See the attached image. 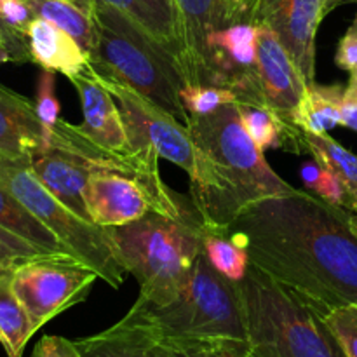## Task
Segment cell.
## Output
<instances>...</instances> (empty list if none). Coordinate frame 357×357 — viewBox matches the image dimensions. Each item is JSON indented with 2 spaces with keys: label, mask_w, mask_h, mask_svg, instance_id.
Wrapping results in <instances>:
<instances>
[{
  "label": "cell",
  "mask_w": 357,
  "mask_h": 357,
  "mask_svg": "<svg viewBox=\"0 0 357 357\" xmlns=\"http://www.w3.org/2000/svg\"><path fill=\"white\" fill-rule=\"evenodd\" d=\"M227 234L255 267L321 316L357 303V236L349 209L295 188L248 206Z\"/></svg>",
  "instance_id": "cell-1"
},
{
  "label": "cell",
  "mask_w": 357,
  "mask_h": 357,
  "mask_svg": "<svg viewBox=\"0 0 357 357\" xmlns=\"http://www.w3.org/2000/svg\"><path fill=\"white\" fill-rule=\"evenodd\" d=\"M185 126L195 149L192 202L208 230L227 234L248 206L295 190L248 135L236 103L208 115H190Z\"/></svg>",
  "instance_id": "cell-2"
},
{
  "label": "cell",
  "mask_w": 357,
  "mask_h": 357,
  "mask_svg": "<svg viewBox=\"0 0 357 357\" xmlns=\"http://www.w3.org/2000/svg\"><path fill=\"white\" fill-rule=\"evenodd\" d=\"M121 321L159 340L248 342L237 282L216 272L204 253L183 284L160 296L138 295Z\"/></svg>",
  "instance_id": "cell-3"
},
{
  "label": "cell",
  "mask_w": 357,
  "mask_h": 357,
  "mask_svg": "<svg viewBox=\"0 0 357 357\" xmlns=\"http://www.w3.org/2000/svg\"><path fill=\"white\" fill-rule=\"evenodd\" d=\"M93 17L96 37L89 58L98 75L138 91L187 124L190 115L181 101L187 79L176 56L114 7L96 2Z\"/></svg>",
  "instance_id": "cell-4"
},
{
  "label": "cell",
  "mask_w": 357,
  "mask_h": 357,
  "mask_svg": "<svg viewBox=\"0 0 357 357\" xmlns=\"http://www.w3.org/2000/svg\"><path fill=\"white\" fill-rule=\"evenodd\" d=\"M237 291L250 357H347L312 305L253 264Z\"/></svg>",
  "instance_id": "cell-5"
},
{
  "label": "cell",
  "mask_w": 357,
  "mask_h": 357,
  "mask_svg": "<svg viewBox=\"0 0 357 357\" xmlns=\"http://www.w3.org/2000/svg\"><path fill=\"white\" fill-rule=\"evenodd\" d=\"M115 253L139 286V296H160L190 278L202 253L206 227L197 211L185 216L149 213L108 227Z\"/></svg>",
  "instance_id": "cell-6"
},
{
  "label": "cell",
  "mask_w": 357,
  "mask_h": 357,
  "mask_svg": "<svg viewBox=\"0 0 357 357\" xmlns=\"http://www.w3.org/2000/svg\"><path fill=\"white\" fill-rule=\"evenodd\" d=\"M0 183L42 223L47 227L70 253L98 272L112 288H121L128 271L115 253L108 227L86 222L66 208L38 180L26 157H9L0 153Z\"/></svg>",
  "instance_id": "cell-7"
},
{
  "label": "cell",
  "mask_w": 357,
  "mask_h": 357,
  "mask_svg": "<svg viewBox=\"0 0 357 357\" xmlns=\"http://www.w3.org/2000/svg\"><path fill=\"white\" fill-rule=\"evenodd\" d=\"M98 272L73 257H38L13 267V289L35 331L84 302Z\"/></svg>",
  "instance_id": "cell-8"
},
{
  "label": "cell",
  "mask_w": 357,
  "mask_h": 357,
  "mask_svg": "<svg viewBox=\"0 0 357 357\" xmlns=\"http://www.w3.org/2000/svg\"><path fill=\"white\" fill-rule=\"evenodd\" d=\"M100 80L121 108L131 146L153 149L160 159L183 169L192 180L195 174V149L187 126L129 86L103 77Z\"/></svg>",
  "instance_id": "cell-9"
},
{
  "label": "cell",
  "mask_w": 357,
  "mask_h": 357,
  "mask_svg": "<svg viewBox=\"0 0 357 357\" xmlns=\"http://www.w3.org/2000/svg\"><path fill=\"white\" fill-rule=\"evenodd\" d=\"M91 222L100 227H121L149 213L185 216L197 211L194 202L169 204L153 194L145 183L115 171H94L84 192Z\"/></svg>",
  "instance_id": "cell-10"
},
{
  "label": "cell",
  "mask_w": 357,
  "mask_h": 357,
  "mask_svg": "<svg viewBox=\"0 0 357 357\" xmlns=\"http://www.w3.org/2000/svg\"><path fill=\"white\" fill-rule=\"evenodd\" d=\"M258 24L236 23L209 40V86L234 91L239 101L265 105L258 73Z\"/></svg>",
  "instance_id": "cell-11"
},
{
  "label": "cell",
  "mask_w": 357,
  "mask_h": 357,
  "mask_svg": "<svg viewBox=\"0 0 357 357\" xmlns=\"http://www.w3.org/2000/svg\"><path fill=\"white\" fill-rule=\"evenodd\" d=\"M232 0H173L176 56L187 84L209 86V40L230 24Z\"/></svg>",
  "instance_id": "cell-12"
},
{
  "label": "cell",
  "mask_w": 357,
  "mask_h": 357,
  "mask_svg": "<svg viewBox=\"0 0 357 357\" xmlns=\"http://www.w3.org/2000/svg\"><path fill=\"white\" fill-rule=\"evenodd\" d=\"M324 20L323 0H267L257 24L272 28L307 84L316 82V35Z\"/></svg>",
  "instance_id": "cell-13"
},
{
  "label": "cell",
  "mask_w": 357,
  "mask_h": 357,
  "mask_svg": "<svg viewBox=\"0 0 357 357\" xmlns=\"http://www.w3.org/2000/svg\"><path fill=\"white\" fill-rule=\"evenodd\" d=\"M257 49L258 73L265 105L272 108L282 121L295 126L293 115L309 84L300 75L295 61L278 35L261 21L258 23Z\"/></svg>",
  "instance_id": "cell-14"
},
{
  "label": "cell",
  "mask_w": 357,
  "mask_h": 357,
  "mask_svg": "<svg viewBox=\"0 0 357 357\" xmlns=\"http://www.w3.org/2000/svg\"><path fill=\"white\" fill-rule=\"evenodd\" d=\"M30 164L51 194L80 218L91 222L84 192L93 171L75 152L51 142L31 155Z\"/></svg>",
  "instance_id": "cell-15"
},
{
  "label": "cell",
  "mask_w": 357,
  "mask_h": 357,
  "mask_svg": "<svg viewBox=\"0 0 357 357\" xmlns=\"http://www.w3.org/2000/svg\"><path fill=\"white\" fill-rule=\"evenodd\" d=\"M72 86L75 87L82 107L84 122L80 129L105 149L115 152L131 150L121 108L110 91L101 84L94 68L73 79Z\"/></svg>",
  "instance_id": "cell-16"
},
{
  "label": "cell",
  "mask_w": 357,
  "mask_h": 357,
  "mask_svg": "<svg viewBox=\"0 0 357 357\" xmlns=\"http://www.w3.org/2000/svg\"><path fill=\"white\" fill-rule=\"evenodd\" d=\"M26 37L31 63L42 70L61 73L70 82L93 70L89 54L82 45L51 21L35 17L28 26Z\"/></svg>",
  "instance_id": "cell-17"
},
{
  "label": "cell",
  "mask_w": 357,
  "mask_h": 357,
  "mask_svg": "<svg viewBox=\"0 0 357 357\" xmlns=\"http://www.w3.org/2000/svg\"><path fill=\"white\" fill-rule=\"evenodd\" d=\"M42 146V126L35 103L0 84V153L31 159Z\"/></svg>",
  "instance_id": "cell-18"
},
{
  "label": "cell",
  "mask_w": 357,
  "mask_h": 357,
  "mask_svg": "<svg viewBox=\"0 0 357 357\" xmlns=\"http://www.w3.org/2000/svg\"><path fill=\"white\" fill-rule=\"evenodd\" d=\"M84 357H183L149 331L117 321L114 326L75 340Z\"/></svg>",
  "instance_id": "cell-19"
},
{
  "label": "cell",
  "mask_w": 357,
  "mask_h": 357,
  "mask_svg": "<svg viewBox=\"0 0 357 357\" xmlns=\"http://www.w3.org/2000/svg\"><path fill=\"white\" fill-rule=\"evenodd\" d=\"M244 129L261 152L284 149L286 152L303 153L302 129L282 121L267 105L237 101L236 103Z\"/></svg>",
  "instance_id": "cell-20"
},
{
  "label": "cell",
  "mask_w": 357,
  "mask_h": 357,
  "mask_svg": "<svg viewBox=\"0 0 357 357\" xmlns=\"http://www.w3.org/2000/svg\"><path fill=\"white\" fill-rule=\"evenodd\" d=\"M344 98L345 87L340 84L333 86H321L317 82L309 84L293 115V124L305 132L326 135L337 126H342Z\"/></svg>",
  "instance_id": "cell-21"
},
{
  "label": "cell",
  "mask_w": 357,
  "mask_h": 357,
  "mask_svg": "<svg viewBox=\"0 0 357 357\" xmlns=\"http://www.w3.org/2000/svg\"><path fill=\"white\" fill-rule=\"evenodd\" d=\"M0 227L9 232L16 234L21 239L28 241L54 257H73L65 248V244L51 232L45 225H42L16 197L9 192V188L0 183Z\"/></svg>",
  "instance_id": "cell-22"
},
{
  "label": "cell",
  "mask_w": 357,
  "mask_h": 357,
  "mask_svg": "<svg viewBox=\"0 0 357 357\" xmlns=\"http://www.w3.org/2000/svg\"><path fill=\"white\" fill-rule=\"evenodd\" d=\"M121 10L153 40L176 52V20L173 0H96Z\"/></svg>",
  "instance_id": "cell-23"
},
{
  "label": "cell",
  "mask_w": 357,
  "mask_h": 357,
  "mask_svg": "<svg viewBox=\"0 0 357 357\" xmlns=\"http://www.w3.org/2000/svg\"><path fill=\"white\" fill-rule=\"evenodd\" d=\"M13 267H0V345L7 357H23L37 331L13 289Z\"/></svg>",
  "instance_id": "cell-24"
},
{
  "label": "cell",
  "mask_w": 357,
  "mask_h": 357,
  "mask_svg": "<svg viewBox=\"0 0 357 357\" xmlns=\"http://www.w3.org/2000/svg\"><path fill=\"white\" fill-rule=\"evenodd\" d=\"M302 150L314 160L330 169L344 183L349 194L351 211L357 213V155L330 135H312L302 131Z\"/></svg>",
  "instance_id": "cell-25"
},
{
  "label": "cell",
  "mask_w": 357,
  "mask_h": 357,
  "mask_svg": "<svg viewBox=\"0 0 357 357\" xmlns=\"http://www.w3.org/2000/svg\"><path fill=\"white\" fill-rule=\"evenodd\" d=\"M35 17L51 21L58 28L75 38L89 54L96 37V23L89 13L68 0H28Z\"/></svg>",
  "instance_id": "cell-26"
},
{
  "label": "cell",
  "mask_w": 357,
  "mask_h": 357,
  "mask_svg": "<svg viewBox=\"0 0 357 357\" xmlns=\"http://www.w3.org/2000/svg\"><path fill=\"white\" fill-rule=\"evenodd\" d=\"M202 253L216 272L232 282H241L250 268V255L243 246L232 241L229 234L213 232L206 229Z\"/></svg>",
  "instance_id": "cell-27"
},
{
  "label": "cell",
  "mask_w": 357,
  "mask_h": 357,
  "mask_svg": "<svg viewBox=\"0 0 357 357\" xmlns=\"http://www.w3.org/2000/svg\"><path fill=\"white\" fill-rule=\"evenodd\" d=\"M35 110H37V117L42 126V146H45L51 139L56 124L61 119L59 117L61 105L56 96V75L51 70H42L38 75Z\"/></svg>",
  "instance_id": "cell-28"
},
{
  "label": "cell",
  "mask_w": 357,
  "mask_h": 357,
  "mask_svg": "<svg viewBox=\"0 0 357 357\" xmlns=\"http://www.w3.org/2000/svg\"><path fill=\"white\" fill-rule=\"evenodd\" d=\"M181 101H183L188 115H208L220 110L225 105L237 103L239 98L227 87L187 84L181 91Z\"/></svg>",
  "instance_id": "cell-29"
},
{
  "label": "cell",
  "mask_w": 357,
  "mask_h": 357,
  "mask_svg": "<svg viewBox=\"0 0 357 357\" xmlns=\"http://www.w3.org/2000/svg\"><path fill=\"white\" fill-rule=\"evenodd\" d=\"M183 357H250L241 340H160Z\"/></svg>",
  "instance_id": "cell-30"
},
{
  "label": "cell",
  "mask_w": 357,
  "mask_h": 357,
  "mask_svg": "<svg viewBox=\"0 0 357 357\" xmlns=\"http://www.w3.org/2000/svg\"><path fill=\"white\" fill-rule=\"evenodd\" d=\"M323 317L347 357H357V303L338 307Z\"/></svg>",
  "instance_id": "cell-31"
},
{
  "label": "cell",
  "mask_w": 357,
  "mask_h": 357,
  "mask_svg": "<svg viewBox=\"0 0 357 357\" xmlns=\"http://www.w3.org/2000/svg\"><path fill=\"white\" fill-rule=\"evenodd\" d=\"M38 257H54V255L38 250L28 241L0 227V267H10V265H17L21 261Z\"/></svg>",
  "instance_id": "cell-32"
},
{
  "label": "cell",
  "mask_w": 357,
  "mask_h": 357,
  "mask_svg": "<svg viewBox=\"0 0 357 357\" xmlns=\"http://www.w3.org/2000/svg\"><path fill=\"white\" fill-rule=\"evenodd\" d=\"M35 20L28 0H0V26L14 35L26 37L28 26Z\"/></svg>",
  "instance_id": "cell-33"
},
{
  "label": "cell",
  "mask_w": 357,
  "mask_h": 357,
  "mask_svg": "<svg viewBox=\"0 0 357 357\" xmlns=\"http://www.w3.org/2000/svg\"><path fill=\"white\" fill-rule=\"evenodd\" d=\"M3 63H31L28 37L14 35L0 26V65Z\"/></svg>",
  "instance_id": "cell-34"
},
{
  "label": "cell",
  "mask_w": 357,
  "mask_h": 357,
  "mask_svg": "<svg viewBox=\"0 0 357 357\" xmlns=\"http://www.w3.org/2000/svg\"><path fill=\"white\" fill-rule=\"evenodd\" d=\"M335 63H337L338 68L345 70L352 77H357V14L344 37L338 42Z\"/></svg>",
  "instance_id": "cell-35"
},
{
  "label": "cell",
  "mask_w": 357,
  "mask_h": 357,
  "mask_svg": "<svg viewBox=\"0 0 357 357\" xmlns=\"http://www.w3.org/2000/svg\"><path fill=\"white\" fill-rule=\"evenodd\" d=\"M31 357H84L75 342L54 335H45L35 345Z\"/></svg>",
  "instance_id": "cell-36"
},
{
  "label": "cell",
  "mask_w": 357,
  "mask_h": 357,
  "mask_svg": "<svg viewBox=\"0 0 357 357\" xmlns=\"http://www.w3.org/2000/svg\"><path fill=\"white\" fill-rule=\"evenodd\" d=\"M265 0H232L230 3V24L255 23L258 21Z\"/></svg>",
  "instance_id": "cell-37"
},
{
  "label": "cell",
  "mask_w": 357,
  "mask_h": 357,
  "mask_svg": "<svg viewBox=\"0 0 357 357\" xmlns=\"http://www.w3.org/2000/svg\"><path fill=\"white\" fill-rule=\"evenodd\" d=\"M342 126L357 132V103L349 98H344L342 103Z\"/></svg>",
  "instance_id": "cell-38"
},
{
  "label": "cell",
  "mask_w": 357,
  "mask_h": 357,
  "mask_svg": "<svg viewBox=\"0 0 357 357\" xmlns=\"http://www.w3.org/2000/svg\"><path fill=\"white\" fill-rule=\"evenodd\" d=\"M345 98H349V100L357 103V77L351 75V80H349V84L345 86Z\"/></svg>",
  "instance_id": "cell-39"
},
{
  "label": "cell",
  "mask_w": 357,
  "mask_h": 357,
  "mask_svg": "<svg viewBox=\"0 0 357 357\" xmlns=\"http://www.w3.org/2000/svg\"><path fill=\"white\" fill-rule=\"evenodd\" d=\"M345 2H351V0H323V14H324V17H326L328 14L331 13V10H335L338 6H342V3H345ZM354 2H357V0H354Z\"/></svg>",
  "instance_id": "cell-40"
},
{
  "label": "cell",
  "mask_w": 357,
  "mask_h": 357,
  "mask_svg": "<svg viewBox=\"0 0 357 357\" xmlns=\"http://www.w3.org/2000/svg\"><path fill=\"white\" fill-rule=\"evenodd\" d=\"M351 225H352V230H354V234L357 236V213L351 211Z\"/></svg>",
  "instance_id": "cell-41"
},
{
  "label": "cell",
  "mask_w": 357,
  "mask_h": 357,
  "mask_svg": "<svg viewBox=\"0 0 357 357\" xmlns=\"http://www.w3.org/2000/svg\"><path fill=\"white\" fill-rule=\"evenodd\" d=\"M265 2H267V0H265ZM265 2H264V3H265ZM261 7H264V6H261ZM260 10H261V9H260Z\"/></svg>",
  "instance_id": "cell-42"
}]
</instances>
